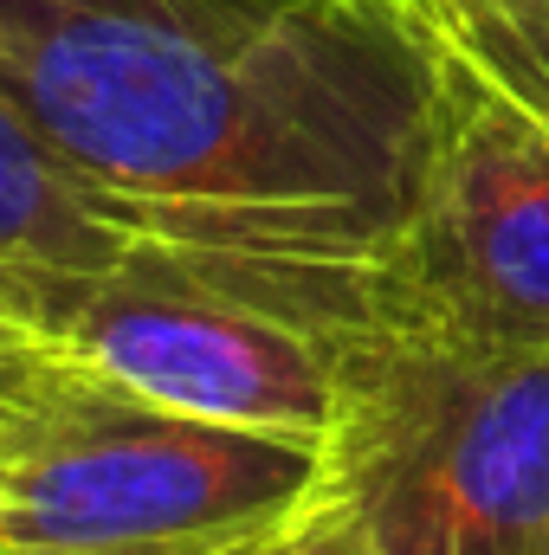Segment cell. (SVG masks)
<instances>
[{
  "label": "cell",
  "mask_w": 549,
  "mask_h": 555,
  "mask_svg": "<svg viewBox=\"0 0 549 555\" xmlns=\"http://www.w3.org/2000/svg\"><path fill=\"white\" fill-rule=\"evenodd\" d=\"M284 555H362V543H356V530L343 524V511H330L310 537H297Z\"/></svg>",
  "instance_id": "obj_9"
},
{
  "label": "cell",
  "mask_w": 549,
  "mask_h": 555,
  "mask_svg": "<svg viewBox=\"0 0 549 555\" xmlns=\"http://www.w3.org/2000/svg\"><path fill=\"white\" fill-rule=\"evenodd\" d=\"M330 459L362 555H549V349L349 343Z\"/></svg>",
  "instance_id": "obj_2"
},
{
  "label": "cell",
  "mask_w": 549,
  "mask_h": 555,
  "mask_svg": "<svg viewBox=\"0 0 549 555\" xmlns=\"http://www.w3.org/2000/svg\"><path fill=\"white\" fill-rule=\"evenodd\" d=\"M59 369L142 414L330 446L349 343L201 278H117L46 323Z\"/></svg>",
  "instance_id": "obj_4"
},
{
  "label": "cell",
  "mask_w": 549,
  "mask_h": 555,
  "mask_svg": "<svg viewBox=\"0 0 549 555\" xmlns=\"http://www.w3.org/2000/svg\"><path fill=\"white\" fill-rule=\"evenodd\" d=\"M426 46L549 130V0H426Z\"/></svg>",
  "instance_id": "obj_7"
},
{
  "label": "cell",
  "mask_w": 549,
  "mask_h": 555,
  "mask_svg": "<svg viewBox=\"0 0 549 555\" xmlns=\"http://www.w3.org/2000/svg\"><path fill=\"white\" fill-rule=\"evenodd\" d=\"M0 91L214 291L395 330L439 52L395 0H0Z\"/></svg>",
  "instance_id": "obj_1"
},
{
  "label": "cell",
  "mask_w": 549,
  "mask_h": 555,
  "mask_svg": "<svg viewBox=\"0 0 549 555\" xmlns=\"http://www.w3.org/2000/svg\"><path fill=\"white\" fill-rule=\"evenodd\" d=\"M395 330L465 356L549 349V130L439 65V137L395 259Z\"/></svg>",
  "instance_id": "obj_5"
},
{
  "label": "cell",
  "mask_w": 549,
  "mask_h": 555,
  "mask_svg": "<svg viewBox=\"0 0 549 555\" xmlns=\"http://www.w3.org/2000/svg\"><path fill=\"white\" fill-rule=\"evenodd\" d=\"M395 7L408 13V26H413V33H420V39H426V0H395Z\"/></svg>",
  "instance_id": "obj_11"
},
{
  "label": "cell",
  "mask_w": 549,
  "mask_h": 555,
  "mask_svg": "<svg viewBox=\"0 0 549 555\" xmlns=\"http://www.w3.org/2000/svg\"><path fill=\"white\" fill-rule=\"evenodd\" d=\"M284 550H291V543H284ZM284 550H240V555H284Z\"/></svg>",
  "instance_id": "obj_12"
},
{
  "label": "cell",
  "mask_w": 549,
  "mask_h": 555,
  "mask_svg": "<svg viewBox=\"0 0 549 555\" xmlns=\"http://www.w3.org/2000/svg\"><path fill=\"white\" fill-rule=\"evenodd\" d=\"M117 278L194 272L111 201H98L0 91V310L46 336V323Z\"/></svg>",
  "instance_id": "obj_6"
},
{
  "label": "cell",
  "mask_w": 549,
  "mask_h": 555,
  "mask_svg": "<svg viewBox=\"0 0 549 555\" xmlns=\"http://www.w3.org/2000/svg\"><path fill=\"white\" fill-rule=\"evenodd\" d=\"M91 395H98V388H91L85 375L59 369L52 356L0 362V472H13L39 439H52Z\"/></svg>",
  "instance_id": "obj_8"
},
{
  "label": "cell",
  "mask_w": 549,
  "mask_h": 555,
  "mask_svg": "<svg viewBox=\"0 0 549 555\" xmlns=\"http://www.w3.org/2000/svg\"><path fill=\"white\" fill-rule=\"evenodd\" d=\"M336 511L330 446L220 433L91 395L0 472V555L284 550Z\"/></svg>",
  "instance_id": "obj_3"
},
{
  "label": "cell",
  "mask_w": 549,
  "mask_h": 555,
  "mask_svg": "<svg viewBox=\"0 0 549 555\" xmlns=\"http://www.w3.org/2000/svg\"><path fill=\"white\" fill-rule=\"evenodd\" d=\"M26 356H52L46 336L33 323H20L13 310H0V362H26Z\"/></svg>",
  "instance_id": "obj_10"
}]
</instances>
